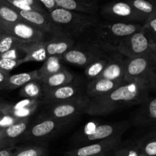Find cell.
<instances>
[{
  "instance_id": "16",
  "label": "cell",
  "mask_w": 156,
  "mask_h": 156,
  "mask_svg": "<svg viewBox=\"0 0 156 156\" xmlns=\"http://www.w3.org/2000/svg\"><path fill=\"white\" fill-rule=\"evenodd\" d=\"M126 57L117 52L108 55V62L103 72L98 79H106L113 81H123Z\"/></svg>"
},
{
  "instance_id": "22",
  "label": "cell",
  "mask_w": 156,
  "mask_h": 156,
  "mask_svg": "<svg viewBox=\"0 0 156 156\" xmlns=\"http://www.w3.org/2000/svg\"><path fill=\"white\" fill-rule=\"evenodd\" d=\"M19 48L24 53L21 60V65L28 62H44L47 57L44 41L24 43L19 46Z\"/></svg>"
},
{
  "instance_id": "19",
  "label": "cell",
  "mask_w": 156,
  "mask_h": 156,
  "mask_svg": "<svg viewBox=\"0 0 156 156\" xmlns=\"http://www.w3.org/2000/svg\"><path fill=\"white\" fill-rule=\"evenodd\" d=\"M41 103V100L26 98L15 105L8 103L5 109V115L11 116L18 120L29 118Z\"/></svg>"
},
{
  "instance_id": "14",
  "label": "cell",
  "mask_w": 156,
  "mask_h": 156,
  "mask_svg": "<svg viewBox=\"0 0 156 156\" xmlns=\"http://www.w3.org/2000/svg\"><path fill=\"white\" fill-rule=\"evenodd\" d=\"M15 10L25 22L49 36L59 32L50 18L48 14L41 13L36 11Z\"/></svg>"
},
{
  "instance_id": "21",
  "label": "cell",
  "mask_w": 156,
  "mask_h": 156,
  "mask_svg": "<svg viewBox=\"0 0 156 156\" xmlns=\"http://www.w3.org/2000/svg\"><path fill=\"white\" fill-rule=\"evenodd\" d=\"M125 82L113 81L106 79H95L89 81L86 86L85 95L88 99L100 97L115 89Z\"/></svg>"
},
{
  "instance_id": "44",
  "label": "cell",
  "mask_w": 156,
  "mask_h": 156,
  "mask_svg": "<svg viewBox=\"0 0 156 156\" xmlns=\"http://www.w3.org/2000/svg\"><path fill=\"white\" fill-rule=\"evenodd\" d=\"M103 156H110L109 155H103Z\"/></svg>"
},
{
  "instance_id": "28",
  "label": "cell",
  "mask_w": 156,
  "mask_h": 156,
  "mask_svg": "<svg viewBox=\"0 0 156 156\" xmlns=\"http://www.w3.org/2000/svg\"><path fill=\"white\" fill-rule=\"evenodd\" d=\"M44 94V88L40 80H34L20 88L19 94L26 99L41 100Z\"/></svg>"
},
{
  "instance_id": "33",
  "label": "cell",
  "mask_w": 156,
  "mask_h": 156,
  "mask_svg": "<svg viewBox=\"0 0 156 156\" xmlns=\"http://www.w3.org/2000/svg\"><path fill=\"white\" fill-rule=\"evenodd\" d=\"M21 44H24V43L20 41L15 37L5 32L0 41V56L5 53L6 52L15 47H18Z\"/></svg>"
},
{
  "instance_id": "35",
  "label": "cell",
  "mask_w": 156,
  "mask_h": 156,
  "mask_svg": "<svg viewBox=\"0 0 156 156\" xmlns=\"http://www.w3.org/2000/svg\"><path fill=\"white\" fill-rule=\"evenodd\" d=\"M21 59H12L0 57V70L10 73L12 70L21 65Z\"/></svg>"
},
{
  "instance_id": "7",
  "label": "cell",
  "mask_w": 156,
  "mask_h": 156,
  "mask_svg": "<svg viewBox=\"0 0 156 156\" xmlns=\"http://www.w3.org/2000/svg\"><path fill=\"white\" fill-rule=\"evenodd\" d=\"M108 55L109 53L104 51L98 44L86 39L77 44L76 42L69 50L62 55V59L69 64L85 68L91 62Z\"/></svg>"
},
{
  "instance_id": "39",
  "label": "cell",
  "mask_w": 156,
  "mask_h": 156,
  "mask_svg": "<svg viewBox=\"0 0 156 156\" xmlns=\"http://www.w3.org/2000/svg\"><path fill=\"white\" fill-rule=\"evenodd\" d=\"M15 149V147L0 149V156H12Z\"/></svg>"
},
{
  "instance_id": "24",
  "label": "cell",
  "mask_w": 156,
  "mask_h": 156,
  "mask_svg": "<svg viewBox=\"0 0 156 156\" xmlns=\"http://www.w3.org/2000/svg\"><path fill=\"white\" fill-rule=\"evenodd\" d=\"M34 80H40L37 70L18 73V74L9 75L3 85L2 90L13 91L18 88H21L25 84Z\"/></svg>"
},
{
  "instance_id": "38",
  "label": "cell",
  "mask_w": 156,
  "mask_h": 156,
  "mask_svg": "<svg viewBox=\"0 0 156 156\" xmlns=\"http://www.w3.org/2000/svg\"><path fill=\"white\" fill-rule=\"evenodd\" d=\"M9 75H10V73L0 70V90H2V88L3 85L5 82L6 79L9 77Z\"/></svg>"
},
{
  "instance_id": "3",
  "label": "cell",
  "mask_w": 156,
  "mask_h": 156,
  "mask_svg": "<svg viewBox=\"0 0 156 156\" xmlns=\"http://www.w3.org/2000/svg\"><path fill=\"white\" fill-rule=\"evenodd\" d=\"M48 15L59 32L73 39L85 35L101 20L95 15H86L56 8L48 12Z\"/></svg>"
},
{
  "instance_id": "45",
  "label": "cell",
  "mask_w": 156,
  "mask_h": 156,
  "mask_svg": "<svg viewBox=\"0 0 156 156\" xmlns=\"http://www.w3.org/2000/svg\"><path fill=\"white\" fill-rule=\"evenodd\" d=\"M99 156H103V155H99Z\"/></svg>"
},
{
  "instance_id": "8",
  "label": "cell",
  "mask_w": 156,
  "mask_h": 156,
  "mask_svg": "<svg viewBox=\"0 0 156 156\" xmlns=\"http://www.w3.org/2000/svg\"><path fill=\"white\" fill-rule=\"evenodd\" d=\"M72 120H59L39 117L35 123L28 126L21 140L41 143L48 140L71 124Z\"/></svg>"
},
{
  "instance_id": "2",
  "label": "cell",
  "mask_w": 156,
  "mask_h": 156,
  "mask_svg": "<svg viewBox=\"0 0 156 156\" xmlns=\"http://www.w3.org/2000/svg\"><path fill=\"white\" fill-rule=\"evenodd\" d=\"M140 23L101 21L87 32V40L98 44L107 53L116 52L117 44L128 35L141 30Z\"/></svg>"
},
{
  "instance_id": "43",
  "label": "cell",
  "mask_w": 156,
  "mask_h": 156,
  "mask_svg": "<svg viewBox=\"0 0 156 156\" xmlns=\"http://www.w3.org/2000/svg\"><path fill=\"white\" fill-rule=\"evenodd\" d=\"M140 156H146V155H143V154H140Z\"/></svg>"
},
{
  "instance_id": "20",
  "label": "cell",
  "mask_w": 156,
  "mask_h": 156,
  "mask_svg": "<svg viewBox=\"0 0 156 156\" xmlns=\"http://www.w3.org/2000/svg\"><path fill=\"white\" fill-rule=\"evenodd\" d=\"M58 8L97 16L98 0H54Z\"/></svg>"
},
{
  "instance_id": "37",
  "label": "cell",
  "mask_w": 156,
  "mask_h": 156,
  "mask_svg": "<svg viewBox=\"0 0 156 156\" xmlns=\"http://www.w3.org/2000/svg\"><path fill=\"white\" fill-rule=\"evenodd\" d=\"M37 1L47 12H51V11L58 8L54 0H37Z\"/></svg>"
},
{
  "instance_id": "29",
  "label": "cell",
  "mask_w": 156,
  "mask_h": 156,
  "mask_svg": "<svg viewBox=\"0 0 156 156\" xmlns=\"http://www.w3.org/2000/svg\"><path fill=\"white\" fill-rule=\"evenodd\" d=\"M12 156H47V149L43 145H27L15 148Z\"/></svg>"
},
{
  "instance_id": "40",
  "label": "cell",
  "mask_w": 156,
  "mask_h": 156,
  "mask_svg": "<svg viewBox=\"0 0 156 156\" xmlns=\"http://www.w3.org/2000/svg\"><path fill=\"white\" fill-rule=\"evenodd\" d=\"M8 103H4V102H0V118L3 116L5 115V109Z\"/></svg>"
},
{
  "instance_id": "10",
  "label": "cell",
  "mask_w": 156,
  "mask_h": 156,
  "mask_svg": "<svg viewBox=\"0 0 156 156\" xmlns=\"http://www.w3.org/2000/svg\"><path fill=\"white\" fill-rule=\"evenodd\" d=\"M151 50L156 51V44L151 45L141 30L123 38L116 47V52L126 58L141 56Z\"/></svg>"
},
{
  "instance_id": "34",
  "label": "cell",
  "mask_w": 156,
  "mask_h": 156,
  "mask_svg": "<svg viewBox=\"0 0 156 156\" xmlns=\"http://www.w3.org/2000/svg\"><path fill=\"white\" fill-rule=\"evenodd\" d=\"M140 153L135 143L121 145L120 143L114 151V156H140Z\"/></svg>"
},
{
  "instance_id": "27",
  "label": "cell",
  "mask_w": 156,
  "mask_h": 156,
  "mask_svg": "<svg viewBox=\"0 0 156 156\" xmlns=\"http://www.w3.org/2000/svg\"><path fill=\"white\" fill-rule=\"evenodd\" d=\"M24 21L15 8L9 4L5 0H0V25L12 24Z\"/></svg>"
},
{
  "instance_id": "11",
  "label": "cell",
  "mask_w": 156,
  "mask_h": 156,
  "mask_svg": "<svg viewBox=\"0 0 156 156\" xmlns=\"http://www.w3.org/2000/svg\"><path fill=\"white\" fill-rule=\"evenodd\" d=\"M121 134L106 140L76 147L69 150L65 156H99L109 155L121 143Z\"/></svg>"
},
{
  "instance_id": "25",
  "label": "cell",
  "mask_w": 156,
  "mask_h": 156,
  "mask_svg": "<svg viewBox=\"0 0 156 156\" xmlns=\"http://www.w3.org/2000/svg\"><path fill=\"white\" fill-rule=\"evenodd\" d=\"M62 56H49L44 61L42 66L37 69L40 80L61 71L65 67L62 65Z\"/></svg>"
},
{
  "instance_id": "31",
  "label": "cell",
  "mask_w": 156,
  "mask_h": 156,
  "mask_svg": "<svg viewBox=\"0 0 156 156\" xmlns=\"http://www.w3.org/2000/svg\"><path fill=\"white\" fill-rule=\"evenodd\" d=\"M126 2L136 11L147 18L156 13L154 4L149 0H126Z\"/></svg>"
},
{
  "instance_id": "42",
  "label": "cell",
  "mask_w": 156,
  "mask_h": 156,
  "mask_svg": "<svg viewBox=\"0 0 156 156\" xmlns=\"http://www.w3.org/2000/svg\"><path fill=\"white\" fill-rule=\"evenodd\" d=\"M2 128L0 127V137H1V135H2Z\"/></svg>"
},
{
  "instance_id": "12",
  "label": "cell",
  "mask_w": 156,
  "mask_h": 156,
  "mask_svg": "<svg viewBox=\"0 0 156 156\" xmlns=\"http://www.w3.org/2000/svg\"><path fill=\"white\" fill-rule=\"evenodd\" d=\"M0 27L5 33L15 37L22 43L41 42L45 41L50 37L24 21L12 24H2Z\"/></svg>"
},
{
  "instance_id": "32",
  "label": "cell",
  "mask_w": 156,
  "mask_h": 156,
  "mask_svg": "<svg viewBox=\"0 0 156 156\" xmlns=\"http://www.w3.org/2000/svg\"><path fill=\"white\" fill-rule=\"evenodd\" d=\"M141 31L149 40L151 45L156 44V13L150 15L142 24Z\"/></svg>"
},
{
  "instance_id": "30",
  "label": "cell",
  "mask_w": 156,
  "mask_h": 156,
  "mask_svg": "<svg viewBox=\"0 0 156 156\" xmlns=\"http://www.w3.org/2000/svg\"><path fill=\"white\" fill-rule=\"evenodd\" d=\"M110 54V53H109ZM108 56L105 57L101 58L94 62H91V64L85 68V75L89 81L93 80V79H98L100 76L106 66L107 62H108Z\"/></svg>"
},
{
  "instance_id": "6",
  "label": "cell",
  "mask_w": 156,
  "mask_h": 156,
  "mask_svg": "<svg viewBox=\"0 0 156 156\" xmlns=\"http://www.w3.org/2000/svg\"><path fill=\"white\" fill-rule=\"evenodd\" d=\"M88 101V98L85 95L64 101L44 104L45 107L40 117L73 121L84 114Z\"/></svg>"
},
{
  "instance_id": "15",
  "label": "cell",
  "mask_w": 156,
  "mask_h": 156,
  "mask_svg": "<svg viewBox=\"0 0 156 156\" xmlns=\"http://www.w3.org/2000/svg\"><path fill=\"white\" fill-rule=\"evenodd\" d=\"M30 119H24L9 126L2 128L0 137V149L15 147V145L20 141L23 134L28 127Z\"/></svg>"
},
{
  "instance_id": "1",
  "label": "cell",
  "mask_w": 156,
  "mask_h": 156,
  "mask_svg": "<svg viewBox=\"0 0 156 156\" xmlns=\"http://www.w3.org/2000/svg\"><path fill=\"white\" fill-rule=\"evenodd\" d=\"M154 91L146 80L124 82L110 92L88 99L84 114L105 116L123 107L140 105Z\"/></svg>"
},
{
  "instance_id": "13",
  "label": "cell",
  "mask_w": 156,
  "mask_h": 156,
  "mask_svg": "<svg viewBox=\"0 0 156 156\" xmlns=\"http://www.w3.org/2000/svg\"><path fill=\"white\" fill-rule=\"evenodd\" d=\"M85 92L82 91L81 87L76 84L72 83L62 85L58 88L44 91L41 103L48 104L53 102L64 101L76 98L85 96Z\"/></svg>"
},
{
  "instance_id": "4",
  "label": "cell",
  "mask_w": 156,
  "mask_h": 156,
  "mask_svg": "<svg viewBox=\"0 0 156 156\" xmlns=\"http://www.w3.org/2000/svg\"><path fill=\"white\" fill-rule=\"evenodd\" d=\"M146 80L152 90L156 88V51L149 50L145 54L133 58H126L123 81L132 82Z\"/></svg>"
},
{
  "instance_id": "23",
  "label": "cell",
  "mask_w": 156,
  "mask_h": 156,
  "mask_svg": "<svg viewBox=\"0 0 156 156\" xmlns=\"http://www.w3.org/2000/svg\"><path fill=\"white\" fill-rule=\"evenodd\" d=\"M74 80V76L66 69H63L58 73L41 79L44 91L58 88L62 85L72 83Z\"/></svg>"
},
{
  "instance_id": "18",
  "label": "cell",
  "mask_w": 156,
  "mask_h": 156,
  "mask_svg": "<svg viewBox=\"0 0 156 156\" xmlns=\"http://www.w3.org/2000/svg\"><path fill=\"white\" fill-rule=\"evenodd\" d=\"M156 120V98L149 96L141 105L133 118L134 124L146 126L155 125Z\"/></svg>"
},
{
  "instance_id": "26",
  "label": "cell",
  "mask_w": 156,
  "mask_h": 156,
  "mask_svg": "<svg viewBox=\"0 0 156 156\" xmlns=\"http://www.w3.org/2000/svg\"><path fill=\"white\" fill-rule=\"evenodd\" d=\"M134 143L140 154L146 156H156V135L155 131L143 136Z\"/></svg>"
},
{
  "instance_id": "5",
  "label": "cell",
  "mask_w": 156,
  "mask_h": 156,
  "mask_svg": "<svg viewBox=\"0 0 156 156\" xmlns=\"http://www.w3.org/2000/svg\"><path fill=\"white\" fill-rule=\"evenodd\" d=\"M129 127V123H123L97 124L88 123L73 137V142L77 147L106 140L117 135H123Z\"/></svg>"
},
{
  "instance_id": "17",
  "label": "cell",
  "mask_w": 156,
  "mask_h": 156,
  "mask_svg": "<svg viewBox=\"0 0 156 156\" xmlns=\"http://www.w3.org/2000/svg\"><path fill=\"white\" fill-rule=\"evenodd\" d=\"M76 42V40L62 32L55 34L44 41L47 56H62L69 50Z\"/></svg>"
},
{
  "instance_id": "36",
  "label": "cell",
  "mask_w": 156,
  "mask_h": 156,
  "mask_svg": "<svg viewBox=\"0 0 156 156\" xmlns=\"http://www.w3.org/2000/svg\"><path fill=\"white\" fill-rule=\"evenodd\" d=\"M18 1L23 2L31 6L32 8H34V10L37 11V12H39L44 14H48V12L44 9V7L40 4V2L37 0H18Z\"/></svg>"
},
{
  "instance_id": "9",
  "label": "cell",
  "mask_w": 156,
  "mask_h": 156,
  "mask_svg": "<svg viewBox=\"0 0 156 156\" xmlns=\"http://www.w3.org/2000/svg\"><path fill=\"white\" fill-rule=\"evenodd\" d=\"M101 15L111 22L140 23L143 24L147 18L136 11L126 1L113 2L104 6Z\"/></svg>"
},
{
  "instance_id": "41",
  "label": "cell",
  "mask_w": 156,
  "mask_h": 156,
  "mask_svg": "<svg viewBox=\"0 0 156 156\" xmlns=\"http://www.w3.org/2000/svg\"><path fill=\"white\" fill-rule=\"evenodd\" d=\"M4 33H5V31H4V30H3V29L1 27H0V41H1L2 37V36H3V34H4Z\"/></svg>"
}]
</instances>
